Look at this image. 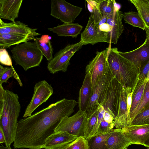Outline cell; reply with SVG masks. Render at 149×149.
Here are the masks:
<instances>
[{"mask_svg":"<svg viewBox=\"0 0 149 149\" xmlns=\"http://www.w3.org/2000/svg\"><path fill=\"white\" fill-rule=\"evenodd\" d=\"M77 102L64 98L20 119L13 145L15 149H42L61 119L73 112Z\"/></svg>","mask_w":149,"mask_h":149,"instance_id":"cell-1","label":"cell"},{"mask_svg":"<svg viewBox=\"0 0 149 149\" xmlns=\"http://www.w3.org/2000/svg\"><path fill=\"white\" fill-rule=\"evenodd\" d=\"M21 109L18 95L4 89L0 85V128L3 132L6 147H10L14 142Z\"/></svg>","mask_w":149,"mask_h":149,"instance_id":"cell-2","label":"cell"},{"mask_svg":"<svg viewBox=\"0 0 149 149\" xmlns=\"http://www.w3.org/2000/svg\"><path fill=\"white\" fill-rule=\"evenodd\" d=\"M108 51L107 60L114 77L123 87L132 90V93L139 77V72L134 64L121 55L116 47Z\"/></svg>","mask_w":149,"mask_h":149,"instance_id":"cell-3","label":"cell"},{"mask_svg":"<svg viewBox=\"0 0 149 149\" xmlns=\"http://www.w3.org/2000/svg\"><path fill=\"white\" fill-rule=\"evenodd\" d=\"M15 65L21 66L25 71L39 66L43 55L35 42H27L16 45L11 50Z\"/></svg>","mask_w":149,"mask_h":149,"instance_id":"cell-4","label":"cell"},{"mask_svg":"<svg viewBox=\"0 0 149 149\" xmlns=\"http://www.w3.org/2000/svg\"><path fill=\"white\" fill-rule=\"evenodd\" d=\"M84 45L80 41L74 44L67 45L56 53L52 58L47 63V68L52 74L59 71L65 72L70 65V60L74 53Z\"/></svg>","mask_w":149,"mask_h":149,"instance_id":"cell-5","label":"cell"},{"mask_svg":"<svg viewBox=\"0 0 149 149\" xmlns=\"http://www.w3.org/2000/svg\"><path fill=\"white\" fill-rule=\"evenodd\" d=\"M114 77L109 67L98 81L94 89L85 110L87 118L98 109L102 102L110 82Z\"/></svg>","mask_w":149,"mask_h":149,"instance_id":"cell-6","label":"cell"},{"mask_svg":"<svg viewBox=\"0 0 149 149\" xmlns=\"http://www.w3.org/2000/svg\"><path fill=\"white\" fill-rule=\"evenodd\" d=\"M87 119L85 111L79 110L73 115L62 118L54 130V132H67L74 135L84 136Z\"/></svg>","mask_w":149,"mask_h":149,"instance_id":"cell-7","label":"cell"},{"mask_svg":"<svg viewBox=\"0 0 149 149\" xmlns=\"http://www.w3.org/2000/svg\"><path fill=\"white\" fill-rule=\"evenodd\" d=\"M50 15L63 23H72L82 10V8L64 0H52Z\"/></svg>","mask_w":149,"mask_h":149,"instance_id":"cell-8","label":"cell"},{"mask_svg":"<svg viewBox=\"0 0 149 149\" xmlns=\"http://www.w3.org/2000/svg\"><path fill=\"white\" fill-rule=\"evenodd\" d=\"M109 47L96 52L95 57L86 66V73H89L91 75L93 91L98 81L109 68L107 56Z\"/></svg>","mask_w":149,"mask_h":149,"instance_id":"cell-9","label":"cell"},{"mask_svg":"<svg viewBox=\"0 0 149 149\" xmlns=\"http://www.w3.org/2000/svg\"><path fill=\"white\" fill-rule=\"evenodd\" d=\"M123 88L120 83L113 77L110 82L103 101L100 105L103 107L106 111L113 116L114 120L118 114L120 93Z\"/></svg>","mask_w":149,"mask_h":149,"instance_id":"cell-10","label":"cell"},{"mask_svg":"<svg viewBox=\"0 0 149 149\" xmlns=\"http://www.w3.org/2000/svg\"><path fill=\"white\" fill-rule=\"evenodd\" d=\"M53 93V88L51 85L46 81L42 80L36 83L33 96L26 108L23 117L31 116L36 108L49 99Z\"/></svg>","mask_w":149,"mask_h":149,"instance_id":"cell-11","label":"cell"},{"mask_svg":"<svg viewBox=\"0 0 149 149\" xmlns=\"http://www.w3.org/2000/svg\"><path fill=\"white\" fill-rule=\"evenodd\" d=\"M80 41L84 45H94L102 42L110 43L108 33L99 30L98 24L95 23L92 14L89 16L85 29L81 33Z\"/></svg>","mask_w":149,"mask_h":149,"instance_id":"cell-12","label":"cell"},{"mask_svg":"<svg viewBox=\"0 0 149 149\" xmlns=\"http://www.w3.org/2000/svg\"><path fill=\"white\" fill-rule=\"evenodd\" d=\"M145 42L141 46L133 50L122 52L118 51L122 56L134 63L139 72L149 60V37L146 34Z\"/></svg>","mask_w":149,"mask_h":149,"instance_id":"cell-13","label":"cell"},{"mask_svg":"<svg viewBox=\"0 0 149 149\" xmlns=\"http://www.w3.org/2000/svg\"><path fill=\"white\" fill-rule=\"evenodd\" d=\"M132 92L131 89L123 87L120 93L118 112L113 120L114 126L116 129H122L125 127L131 125L127 104V97L128 93Z\"/></svg>","mask_w":149,"mask_h":149,"instance_id":"cell-14","label":"cell"},{"mask_svg":"<svg viewBox=\"0 0 149 149\" xmlns=\"http://www.w3.org/2000/svg\"><path fill=\"white\" fill-rule=\"evenodd\" d=\"M132 144L144 146L149 138V124L127 125L122 129Z\"/></svg>","mask_w":149,"mask_h":149,"instance_id":"cell-15","label":"cell"},{"mask_svg":"<svg viewBox=\"0 0 149 149\" xmlns=\"http://www.w3.org/2000/svg\"><path fill=\"white\" fill-rule=\"evenodd\" d=\"M37 29L30 28L19 21L6 23L0 19V34L12 33L35 37L40 35L36 31Z\"/></svg>","mask_w":149,"mask_h":149,"instance_id":"cell-16","label":"cell"},{"mask_svg":"<svg viewBox=\"0 0 149 149\" xmlns=\"http://www.w3.org/2000/svg\"><path fill=\"white\" fill-rule=\"evenodd\" d=\"M119 8L118 6L115 10L108 16L106 23L112 27L111 31L108 33L110 43L116 44L124 30L122 22L123 13L119 10Z\"/></svg>","mask_w":149,"mask_h":149,"instance_id":"cell-17","label":"cell"},{"mask_svg":"<svg viewBox=\"0 0 149 149\" xmlns=\"http://www.w3.org/2000/svg\"><path fill=\"white\" fill-rule=\"evenodd\" d=\"M23 0H0V18L12 22L18 16Z\"/></svg>","mask_w":149,"mask_h":149,"instance_id":"cell-18","label":"cell"},{"mask_svg":"<svg viewBox=\"0 0 149 149\" xmlns=\"http://www.w3.org/2000/svg\"><path fill=\"white\" fill-rule=\"evenodd\" d=\"M78 137L67 132H54L46 139L42 148L57 149L71 143Z\"/></svg>","mask_w":149,"mask_h":149,"instance_id":"cell-19","label":"cell"},{"mask_svg":"<svg viewBox=\"0 0 149 149\" xmlns=\"http://www.w3.org/2000/svg\"><path fill=\"white\" fill-rule=\"evenodd\" d=\"M93 92L90 74L86 73L83 84L79 93V110L85 111Z\"/></svg>","mask_w":149,"mask_h":149,"instance_id":"cell-20","label":"cell"},{"mask_svg":"<svg viewBox=\"0 0 149 149\" xmlns=\"http://www.w3.org/2000/svg\"><path fill=\"white\" fill-rule=\"evenodd\" d=\"M107 149H124L132 144L122 129H115L106 141Z\"/></svg>","mask_w":149,"mask_h":149,"instance_id":"cell-21","label":"cell"},{"mask_svg":"<svg viewBox=\"0 0 149 149\" xmlns=\"http://www.w3.org/2000/svg\"><path fill=\"white\" fill-rule=\"evenodd\" d=\"M83 27L77 23H63L48 30L56 34L58 36H70L76 38L81 33Z\"/></svg>","mask_w":149,"mask_h":149,"instance_id":"cell-22","label":"cell"},{"mask_svg":"<svg viewBox=\"0 0 149 149\" xmlns=\"http://www.w3.org/2000/svg\"><path fill=\"white\" fill-rule=\"evenodd\" d=\"M34 36L8 33L0 34V47L6 49L12 46L34 40Z\"/></svg>","mask_w":149,"mask_h":149,"instance_id":"cell-23","label":"cell"},{"mask_svg":"<svg viewBox=\"0 0 149 149\" xmlns=\"http://www.w3.org/2000/svg\"><path fill=\"white\" fill-rule=\"evenodd\" d=\"M51 39V37L48 35H43L40 37L35 38L34 40L37 46L48 61L53 58L54 49Z\"/></svg>","mask_w":149,"mask_h":149,"instance_id":"cell-24","label":"cell"},{"mask_svg":"<svg viewBox=\"0 0 149 149\" xmlns=\"http://www.w3.org/2000/svg\"><path fill=\"white\" fill-rule=\"evenodd\" d=\"M148 80L146 78L141 80H138L132 93V103L130 111V117L139 104L146 84Z\"/></svg>","mask_w":149,"mask_h":149,"instance_id":"cell-25","label":"cell"},{"mask_svg":"<svg viewBox=\"0 0 149 149\" xmlns=\"http://www.w3.org/2000/svg\"><path fill=\"white\" fill-rule=\"evenodd\" d=\"M145 24L149 28V0H130Z\"/></svg>","mask_w":149,"mask_h":149,"instance_id":"cell-26","label":"cell"},{"mask_svg":"<svg viewBox=\"0 0 149 149\" xmlns=\"http://www.w3.org/2000/svg\"><path fill=\"white\" fill-rule=\"evenodd\" d=\"M113 129L102 134L93 136L88 141L89 149H107L106 141L113 132Z\"/></svg>","mask_w":149,"mask_h":149,"instance_id":"cell-27","label":"cell"},{"mask_svg":"<svg viewBox=\"0 0 149 149\" xmlns=\"http://www.w3.org/2000/svg\"><path fill=\"white\" fill-rule=\"evenodd\" d=\"M148 109H149V80L146 84L139 104L130 116L131 122L137 114Z\"/></svg>","mask_w":149,"mask_h":149,"instance_id":"cell-28","label":"cell"},{"mask_svg":"<svg viewBox=\"0 0 149 149\" xmlns=\"http://www.w3.org/2000/svg\"><path fill=\"white\" fill-rule=\"evenodd\" d=\"M123 18L125 23L145 30L146 26L138 12H125L123 13Z\"/></svg>","mask_w":149,"mask_h":149,"instance_id":"cell-29","label":"cell"},{"mask_svg":"<svg viewBox=\"0 0 149 149\" xmlns=\"http://www.w3.org/2000/svg\"><path fill=\"white\" fill-rule=\"evenodd\" d=\"M87 8L93 16L95 23H99L102 15L99 8V6L102 0H86Z\"/></svg>","mask_w":149,"mask_h":149,"instance_id":"cell-30","label":"cell"},{"mask_svg":"<svg viewBox=\"0 0 149 149\" xmlns=\"http://www.w3.org/2000/svg\"><path fill=\"white\" fill-rule=\"evenodd\" d=\"M118 5L114 0H104L100 3L99 8L102 16H108L116 10Z\"/></svg>","mask_w":149,"mask_h":149,"instance_id":"cell-31","label":"cell"},{"mask_svg":"<svg viewBox=\"0 0 149 149\" xmlns=\"http://www.w3.org/2000/svg\"><path fill=\"white\" fill-rule=\"evenodd\" d=\"M13 77L17 80L20 86H22V82L13 67L9 68L6 67L5 71L0 76V85H2V84L4 83H6L8 79Z\"/></svg>","mask_w":149,"mask_h":149,"instance_id":"cell-32","label":"cell"},{"mask_svg":"<svg viewBox=\"0 0 149 149\" xmlns=\"http://www.w3.org/2000/svg\"><path fill=\"white\" fill-rule=\"evenodd\" d=\"M149 124V109L140 112L136 116L131 125H141Z\"/></svg>","mask_w":149,"mask_h":149,"instance_id":"cell-33","label":"cell"},{"mask_svg":"<svg viewBox=\"0 0 149 149\" xmlns=\"http://www.w3.org/2000/svg\"><path fill=\"white\" fill-rule=\"evenodd\" d=\"M98 109L89 118H88L84 130V136L87 139L95 125L97 119Z\"/></svg>","mask_w":149,"mask_h":149,"instance_id":"cell-34","label":"cell"},{"mask_svg":"<svg viewBox=\"0 0 149 149\" xmlns=\"http://www.w3.org/2000/svg\"><path fill=\"white\" fill-rule=\"evenodd\" d=\"M72 149H89L88 140L84 136L78 137L73 141Z\"/></svg>","mask_w":149,"mask_h":149,"instance_id":"cell-35","label":"cell"},{"mask_svg":"<svg viewBox=\"0 0 149 149\" xmlns=\"http://www.w3.org/2000/svg\"><path fill=\"white\" fill-rule=\"evenodd\" d=\"M114 127L113 123H109L103 119L99 126L97 132L93 136L107 133L113 129Z\"/></svg>","mask_w":149,"mask_h":149,"instance_id":"cell-36","label":"cell"},{"mask_svg":"<svg viewBox=\"0 0 149 149\" xmlns=\"http://www.w3.org/2000/svg\"><path fill=\"white\" fill-rule=\"evenodd\" d=\"M98 109V112L96 124L87 139L92 137L97 132L100 123L103 119L105 111L103 107L101 105L100 106Z\"/></svg>","mask_w":149,"mask_h":149,"instance_id":"cell-37","label":"cell"},{"mask_svg":"<svg viewBox=\"0 0 149 149\" xmlns=\"http://www.w3.org/2000/svg\"><path fill=\"white\" fill-rule=\"evenodd\" d=\"M0 62L1 64L13 67L12 60L7 51L6 49L1 47L0 48Z\"/></svg>","mask_w":149,"mask_h":149,"instance_id":"cell-38","label":"cell"},{"mask_svg":"<svg viewBox=\"0 0 149 149\" xmlns=\"http://www.w3.org/2000/svg\"><path fill=\"white\" fill-rule=\"evenodd\" d=\"M145 78L149 80V60L139 73L138 80H141Z\"/></svg>","mask_w":149,"mask_h":149,"instance_id":"cell-39","label":"cell"},{"mask_svg":"<svg viewBox=\"0 0 149 149\" xmlns=\"http://www.w3.org/2000/svg\"><path fill=\"white\" fill-rule=\"evenodd\" d=\"M99 29L101 31L109 33L112 30V27L110 25L106 23L99 26Z\"/></svg>","mask_w":149,"mask_h":149,"instance_id":"cell-40","label":"cell"},{"mask_svg":"<svg viewBox=\"0 0 149 149\" xmlns=\"http://www.w3.org/2000/svg\"><path fill=\"white\" fill-rule=\"evenodd\" d=\"M103 119L105 121L109 123H113L114 120L113 116L106 111L104 113Z\"/></svg>","mask_w":149,"mask_h":149,"instance_id":"cell-41","label":"cell"},{"mask_svg":"<svg viewBox=\"0 0 149 149\" xmlns=\"http://www.w3.org/2000/svg\"><path fill=\"white\" fill-rule=\"evenodd\" d=\"M5 137L3 131L0 128V143H5Z\"/></svg>","mask_w":149,"mask_h":149,"instance_id":"cell-42","label":"cell"},{"mask_svg":"<svg viewBox=\"0 0 149 149\" xmlns=\"http://www.w3.org/2000/svg\"><path fill=\"white\" fill-rule=\"evenodd\" d=\"M73 141L57 149H72V145Z\"/></svg>","mask_w":149,"mask_h":149,"instance_id":"cell-43","label":"cell"},{"mask_svg":"<svg viewBox=\"0 0 149 149\" xmlns=\"http://www.w3.org/2000/svg\"><path fill=\"white\" fill-rule=\"evenodd\" d=\"M107 16H102L101 18L99 23L98 25L99 26L102 24L106 23L107 19Z\"/></svg>","mask_w":149,"mask_h":149,"instance_id":"cell-44","label":"cell"},{"mask_svg":"<svg viewBox=\"0 0 149 149\" xmlns=\"http://www.w3.org/2000/svg\"><path fill=\"white\" fill-rule=\"evenodd\" d=\"M6 67H3L1 65H0V76H1L5 70Z\"/></svg>","mask_w":149,"mask_h":149,"instance_id":"cell-45","label":"cell"},{"mask_svg":"<svg viewBox=\"0 0 149 149\" xmlns=\"http://www.w3.org/2000/svg\"><path fill=\"white\" fill-rule=\"evenodd\" d=\"M144 146L146 147H149V138L145 143Z\"/></svg>","mask_w":149,"mask_h":149,"instance_id":"cell-46","label":"cell"},{"mask_svg":"<svg viewBox=\"0 0 149 149\" xmlns=\"http://www.w3.org/2000/svg\"><path fill=\"white\" fill-rule=\"evenodd\" d=\"M0 149H13L10 147H8L1 146H0Z\"/></svg>","mask_w":149,"mask_h":149,"instance_id":"cell-47","label":"cell"},{"mask_svg":"<svg viewBox=\"0 0 149 149\" xmlns=\"http://www.w3.org/2000/svg\"><path fill=\"white\" fill-rule=\"evenodd\" d=\"M145 30L146 32V34L148 35L149 37V28L146 26Z\"/></svg>","mask_w":149,"mask_h":149,"instance_id":"cell-48","label":"cell"},{"mask_svg":"<svg viewBox=\"0 0 149 149\" xmlns=\"http://www.w3.org/2000/svg\"><path fill=\"white\" fill-rule=\"evenodd\" d=\"M147 149H149V147H148Z\"/></svg>","mask_w":149,"mask_h":149,"instance_id":"cell-49","label":"cell"},{"mask_svg":"<svg viewBox=\"0 0 149 149\" xmlns=\"http://www.w3.org/2000/svg\"><path fill=\"white\" fill-rule=\"evenodd\" d=\"M127 148H125V149H127Z\"/></svg>","mask_w":149,"mask_h":149,"instance_id":"cell-50","label":"cell"}]
</instances>
